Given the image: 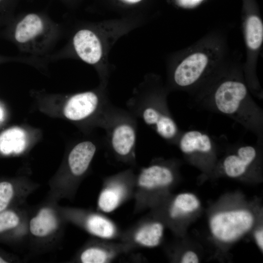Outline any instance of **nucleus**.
<instances>
[{
  "instance_id": "39448f33",
  "label": "nucleus",
  "mask_w": 263,
  "mask_h": 263,
  "mask_svg": "<svg viewBox=\"0 0 263 263\" xmlns=\"http://www.w3.org/2000/svg\"><path fill=\"white\" fill-rule=\"evenodd\" d=\"M253 222V216L249 212L232 211L215 215L210 220V226L216 238L224 242H231L249 230Z\"/></svg>"
},
{
  "instance_id": "f8f14e48",
  "label": "nucleus",
  "mask_w": 263,
  "mask_h": 263,
  "mask_svg": "<svg viewBox=\"0 0 263 263\" xmlns=\"http://www.w3.org/2000/svg\"><path fill=\"white\" fill-rule=\"evenodd\" d=\"M73 45L77 55L87 63L94 64L101 58L100 41L95 34L89 29L77 31L73 37Z\"/></svg>"
},
{
  "instance_id": "dca6fc26",
  "label": "nucleus",
  "mask_w": 263,
  "mask_h": 263,
  "mask_svg": "<svg viewBox=\"0 0 263 263\" xmlns=\"http://www.w3.org/2000/svg\"><path fill=\"white\" fill-rule=\"evenodd\" d=\"M27 135L19 127L9 128L0 134V151L6 155L22 152L27 145Z\"/></svg>"
},
{
  "instance_id": "ddd939ff",
  "label": "nucleus",
  "mask_w": 263,
  "mask_h": 263,
  "mask_svg": "<svg viewBox=\"0 0 263 263\" xmlns=\"http://www.w3.org/2000/svg\"><path fill=\"white\" fill-rule=\"evenodd\" d=\"M257 155V150L253 146L245 145L239 147L236 154L227 156L224 161V169L226 174L232 178L242 176Z\"/></svg>"
},
{
  "instance_id": "6e6552de",
  "label": "nucleus",
  "mask_w": 263,
  "mask_h": 263,
  "mask_svg": "<svg viewBox=\"0 0 263 263\" xmlns=\"http://www.w3.org/2000/svg\"><path fill=\"white\" fill-rule=\"evenodd\" d=\"M141 116L144 122L162 138L171 140L177 136L178 129L176 123L163 106L155 103L147 105L142 110Z\"/></svg>"
},
{
  "instance_id": "20e7f679",
  "label": "nucleus",
  "mask_w": 263,
  "mask_h": 263,
  "mask_svg": "<svg viewBox=\"0 0 263 263\" xmlns=\"http://www.w3.org/2000/svg\"><path fill=\"white\" fill-rule=\"evenodd\" d=\"M135 177L127 170L105 178L98 198L99 209L111 212L133 198Z\"/></svg>"
},
{
  "instance_id": "5701e85b",
  "label": "nucleus",
  "mask_w": 263,
  "mask_h": 263,
  "mask_svg": "<svg viewBox=\"0 0 263 263\" xmlns=\"http://www.w3.org/2000/svg\"><path fill=\"white\" fill-rule=\"evenodd\" d=\"M255 238L257 243L260 248L263 249V230H259L256 232Z\"/></svg>"
},
{
  "instance_id": "1a4fd4ad",
  "label": "nucleus",
  "mask_w": 263,
  "mask_h": 263,
  "mask_svg": "<svg viewBox=\"0 0 263 263\" xmlns=\"http://www.w3.org/2000/svg\"><path fill=\"white\" fill-rule=\"evenodd\" d=\"M136 136L135 129L130 122L122 121L114 125L111 133V146L120 160L128 161L134 158Z\"/></svg>"
},
{
  "instance_id": "a211bd4d",
  "label": "nucleus",
  "mask_w": 263,
  "mask_h": 263,
  "mask_svg": "<svg viewBox=\"0 0 263 263\" xmlns=\"http://www.w3.org/2000/svg\"><path fill=\"white\" fill-rule=\"evenodd\" d=\"M246 41L248 47L257 50L261 45L263 40V24L256 16L248 18L246 22Z\"/></svg>"
},
{
  "instance_id": "393cba45",
  "label": "nucleus",
  "mask_w": 263,
  "mask_h": 263,
  "mask_svg": "<svg viewBox=\"0 0 263 263\" xmlns=\"http://www.w3.org/2000/svg\"><path fill=\"white\" fill-rule=\"evenodd\" d=\"M123 0L128 3H134L139 2L141 1V0Z\"/></svg>"
},
{
  "instance_id": "4468645a",
  "label": "nucleus",
  "mask_w": 263,
  "mask_h": 263,
  "mask_svg": "<svg viewBox=\"0 0 263 263\" xmlns=\"http://www.w3.org/2000/svg\"><path fill=\"white\" fill-rule=\"evenodd\" d=\"M96 150L95 145L90 141L81 142L72 149L68 161L70 171L73 175L79 177L85 173Z\"/></svg>"
},
{
  "instance_id": "9d476101",
  "label": "nucleus",
  "mask_w": 263,
  "mask_h": 263,
  "mask_svg": "<svg viewBox=\"0 0 263 263\" xmlns=\"http://www.w3.org/2000/svg\"><path fill=\"white\" fill-rule=\"evenodd\" d=\"M98 95L91 91L73 95L67 100L63 109L65 117L69 120L78 121L93 114L100 105Z\"/></svg>"
},
{
  "instance_id": "aec40b11",
  "label": "nucleus",
  "mask_w": 263,
  "mask_h": 263,
  "mask_svg": "<svg viewBox=\"0 0 263 263\" xmlns=\"http://www.w3.org/2000/svg\"><path fill=\"white\" fill-rule=\"evenodd\" d=\"M13 195V187L10 183H0V212L7 207Z\"/></svg>"
},
{
  "instance_id": "f3484780",
  "label": "nucleus",
  "mask_w": 263,
  "mask_h": 263,
  "mask_svg": "<svg viewBox=\"0 0 263 263\" xmlns=\"http://www.w3.org/2000/svg\"><path fill=\"white\" fill-rule=\"evenodd\" d=\"M57 220L53 211L49 208L41 209L38 214L30 222L31 233L38 237L49 234L56 229Z\"/></svg>"
},
{
  "instance_id": "7ed1b4c3",
  "label": "nucleus",
  "mask_w": 263,
  "mask_h": 263,
  "mask_svg": "<svg viewBox=\"0 0 263 263\" xmlns=\"http://www.w3.org/2000/svg\"><path fill=\"white\" fill-rule=\"evenodd\" d=\"M174 179L172 170L167 166L152 164L142 168L135 177L134 212L151 207L155 193L169 187Z\"/></svg>"
},
{
  "instance_id": "0eeeda50",
  "label": "nucleus",
  "mask_w": 263,
  "mask_h": 263,
  "mask_svg": "<svg viewBox=\"0 0 263 263\" xmlns=\"http://www.w3.org/2000/svg\"><path fill=\"white\" fill-rule=\"evenodd\" d=\"M98 244L85 249L80 256L83 263H111L122 255L134 249L129 244L121 241L100 239Z\"/></svg>"
},
{
  "instance_id": "4be33fe9",
  "label": "nucleus",
  "mask_w": 263,
  "mask_h": 263,
  "mask_svg": "<svg viewBox=\"0 0 263 263\" xmlns=\"http://www.w3.org/2000/svg\"><path fill=\"white\" fill-rule=\"evenodd\" d=\"M178 4L182 7L185 8H190L194 7L200 3L203 0H176Z\"/></svg>"
},
{
  "instance_id": "a878e982",
  "label": "nucleus",
  "mask_w": 263,
  "mask_h": 263,
  "mask_svg": "<svg viewBox=\"0 0 263 263\" xmlns=\"http://www.w3.org/2000/svg\"><path fill=\"white\" fill-rule=\"evenodd\" d=\"M7 263L5 261H4L2 258L0 257V263Z\"/></svg>"
},
{
  "instance_id": "f257e3e1",
  "label": "nucleus",
  "mask_w": 263,
  "mask_h": 263,
  "mask_svg": "<svg viewBox=\"0 0 263 263\" xmlns=\"http://www.w3.org/2000/svg\"><path fill=\"white\" fill-rule=\"evenodd\" d=\"M60 34L59 26L36 13L28 14L16 21L12 38L21 52L34 56L45 55Z\"/></svg>"
},
{
  "instance_id": "2eb2a0df",
  "label": "nucleus",
  "mask_w": 263,
  "mask_h": 263,
  "mask_svg": "<svg viewBox=\"0 0 263 263\" xmlns=\"http://www.w3.org/2000/svg\"><path fill=\"white\" fill-rule=\"evenodd\" d=\"M213 144L207 134L197 130L185 132L179 140V148L186 154L210 153L213 148Z\"/></svg>"
},
{
  "instance_id": "9b49d317",
  "label": "nucleus",
  "mask_w": 263,
  "mask_h": 263,
  "mask_svg": "<svg viewBox=\"0 0 263 263\" xmlns=\"http://www.w3.org/2000/svg\"><path fill=\"white\" fill-rule=\"evenodd\" d=\"M208 63L207 55L193 53L185 58L177 66L174 74L175 83L180 87H188L196 82L203 75Z\"/></svg>"
},
{
  "instance_id": "b1692460",
  "label": "nucleus",
  "mask_w": 263,
  "mask_h": 263,
  "mask_svg": "<svg viewBox=\"0 0 263 263\" xmlns=\"http://www.w3.org/2000/svg\"><path fill=\"white\" fill-rule=\"evenodd\" d=\"M4 117V112L2 109L0 107V122L3 120Z\"/></svg>"
},
{
  "instance_id": "423d86ee",
  "label": "nucleus",
  "mask_w": 263,
  "mask_h": 263,
  "mask_svg": "<svg viewBox=\"0 0 263 263\" xmlns=\"http://www.w3.org/2000/svg\"><path fill=\"white\" fill-rule=\"evenodd\" d=\"M163 224L148 218H143L121 232L119 240L137 247H153L159 244L163 235Z\"/></svg>"
},
{
  "instance_id": "f03ea898",
  "label": "nucleus",
  "mask_w": 263,
  "mask_h": 263,
  "mask_svg": "<svg viewBox=\"0 0 263 263\" xmlns=\"http://www.w3.org/2000/svg\"><path fill=\"white\" fill-rule=\"evenodd\" d=\"M212 104L218 112L245 125L249 126L255 117V105L249 102L247 88L239 81L221 83L214 93Z\"/></svg>"
},
{
  "instance_id": "6ab92c4d",
  "label": "nucleus",
  "mask_w": 263,
  "mask_h": 263,
  "mask_svg": "<svg viewBox=\"0 0 263 263\" xmlns=\"http://www.w3.org/2000/svg\"><path fill=\"white\" fill-rule=\"evenodd\" d=\"M19 218L13 211H5L0 212V232L16 226Z\"/></svg>"
},
{
  "instance_id": "bb28decb",
  "label": "nucleus",
  "mask_w": 263,
  "mask_h": 263,
  "mask_svg": "<svg viewBox=\"0 0 263 263\" xmlns=\"http://www.w3.org/2000/svg\"><path fill=\"white\" fill-rule=\"evenodd\" d=\"M1 0H0V1H1Z\"/></svg>"
},
{
  "instance_id": "412c9836",
  "label": "nucleus",
  "mask_w": 263,
  "mask_h": 263,
  "mask_svg": "<svg viewBox=\"0 0 263 263\" xmlns=\"http://www.w3.org/2000/svg\"><path fill=\"white\" fill-rule=\"evenodd\" d=\"M198 262V256L192 251L186 252L181 259V263H197Z\"/></svg>"
}]
</instances>
